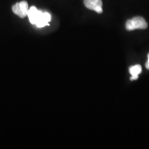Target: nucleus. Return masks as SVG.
Masks as SVG:
<instances>
[{
    "label": "nucleus",
    "instance_id": "f257e3e1",
    "mask_svg": "<svg viewBox=\"0 0 149 149\" xmlns=\"http://www.w3.org/2000/svg\"><path fill=\"white\" fill-rule=\"evenodd\" d=\"M148 24L146 20L141 17H135L128 20L126 24V29L128 31H134L135 29H146Z\"/></svg>",
    "mask_w": 149,
    "mask_h": 149
},
{
    "label": "nucleus",
    "instance_id": "f03ea898",
    "mask_svg": "<svg viewBox=\"0 0 149 149\" xmlns=\"http://www.w3.org/2000/svg\"><path fill=\"white\" fill-rule=\"evenodd\" d=\"M51 20V15L49 13L46 11L38 10L34 25L38 28H42L46 26H49V22Z\"/></svg>",
    "mask_w": 149,
    "mask_h": 149
},
{
    "label": "nucleus",
    "instance_id": "7ed1b4c3",
    "mask_svg": "<svg viewBox=\"0 0 149 149\" xmlns=\"http://www.w3.org/2000/svg\"><path fill=\"white\" fill-rule=\"evenodd\" d=\"M29 10V4H28L27 1H26L16 3L12 7L13 12L21 18H24L27 16Z\"/></svg>",
    "mask_w": 149,
    "mask_h": 149
},
{
    "label": "nucleus",
    "instance_id": "20e7f679",
    "mask_svg": "<svg viewBox=\"0 0 149 149\" xmlns=\"http://www.w3.org/2000/svg\"><path fill=\"white\" fill-rule=\"evenodd\" d=\"M84 3L88 9L95 11L97 13H102V0H84Z\"/></svg>",
    "mask_w": 149,
    "mask_h": 149
},
{
    "label": "nucleus",
    "instance_id": "39448f33",
    "mask_svg": "<svg viewBox=\"0 0 149 149\" xmlns=\"http://www.w3.org/2000/svg\"><path fill=\"white\" fill-rule=\"evenodd\" d=\"M141 66L140 65H135V66H131L129 68V72L131 74L130 80H136L138 79L139 74L141 72Z\"/></svg>",
    "mask_w": 149,
    "mask_h": 149
},
{
    "label": "nucleus",
    "instance_id": "423d86ee",
    "mask_svg": "<svg viewBox=\"0 0 149 149\" xmlns=\"http://www.w3.org/2000/svg\"><path fill=\"white\" fill-rule=\"evenodd\" d=\"M146 67L147 69H149V53L148 54V60H147V62L146 64Z\"/></svg>",
    "mask_w": 149,
    "mask_h": 149
}]
</instances>
